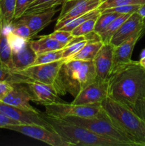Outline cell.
Here are the masks:
<instances>
[{
	"instance_id": "cell-1",
	"label": "cell",
	"mask_w": 145,
	"mask_h": 146,
	"mask_svg": "<svg viewBox=\"0 0 145 146\" xmlns=\"http://www.w3.org/2000/svg\"><path fill=\"white\" fill-rule=\"evenodd\" d=\"M108 96L132 109L145 98V68L132 61L119 67L108 78Z\"/></svg>"
},
{
	"instance_id": "cell-2",
	"label": "cell",
	"mask_w": 145,
	"mask_h": 146,
	"mask_svg": "<svg viewBox=\"0 0 145 146\" xmlns=\"http://www.w3.org/2000/svg\"><path fill=\"white\" fill-rule=\"evenodd\" d=\"M96 79L93 61L65 60L58 73L55 87L59 96L69 93L75 97Z\"/></svg>"
},
{
	"instance_id": "cell-3",
	"label": "cell",
	"mask_w": 145,
	"mask_h": 146,
	"mask_svg": "<svg viewBox=\"0 0 145 146\" xmlns=\"http://www.w3.org/2000/svg\"><path fill=\"white\" fill-rule=\"evenodd\" d=\"M44 117L51 128L56 131L72 145L125 146L119 141L98 135L85 127L65 119L53 118L45 113H44Z\"/></svg>"
},
{
	"instance_id": "cell-4",
	"label": "cell",
	"mask_w": 145,
	"mask_h": 146,
	"mask_svg": "<svg viewBox=\"0 0 145 146\" xmlns=\"http://www.w3.org/2000/svg\"><path fill=\"white\" fill-rule=\"evenodd\" d=\"M101 106L108 116L122 130L145 146V121L130 107L107 96Z\"/></svg>"
},
{
	"instance_id": "cell-5",
	"label": "cell",
	"mask_w": 145,
	"mask_h": 146,
	"mask_svg": "<svg viewBox=\"0 0 145 146\" xmlns=\"http://www.w3.org/2000/svg\"><path fill=\"white\" fill-rule=\"evenodd\" d=\"M62 119H65L69 122L85 127L90 131L105 138H109L119 141L124 145L141 146L139 143L134 138L125 132L120 127L118 126L108 116L104 110L102 111V113L97 117H92V118L68 117Z\"/></svg>"
},
{
	"instance_id": "cell-6",
	"label": "cell",
	"mask_w": 145,
	"mask_h": 146,
	"mask_svg": "<svg viewBox=\"0 0 145 146\" xmlns=\"http://www.w3.org/2000/svg\"><path fill=\"white\" fill-rule=\"evenodd\" d=\"M44 106L45 108V114L57 118H65L68 117L92 118L99 116L103 111L101 104L79 105L60 101Z\"/></svg>"
},
{
	"instance_id": "cell-7",
	"label": "cell",
	"mask_w": 145,
	"mask_h": 146,
	"mask_svg": "<svg viewBox=\"0 0 145 146\" xmlns=\"http://www.w3.org/2000/svg\"><path fill=\"white\" fill-rule=\"evenodd\" d=\"M65 61V59H61L52 63L31 66L24 69L12 71L19 76L22 84H25L27 81H33L55 86L61 66Z\"/></svg>"
},
{
	"instance_id": "cell-8",
	"label": "cell",
	"mask_w": 145,
	"mask_h": 146,
	"mask_svg": "<svg viewBox=\"0 0 145 146\" xmlns=\"http://www.w3.org/2000/svg\"><path fill=\"white\" fill-rule=\"evenodd\" d=\"M4 129L16 131L52 146H72L52 128L34 124H16L5 127Z\"/></svg>"
},
{
	"instance_id": "cell-9",
	"label": "cell",
	"mask_w": 145,
	"mask_h": 146,
	"mask_svg": "<svg viewBox=\"0 0 145 146\" xmlns=\"http://www.w3.org/2000/svg\"><path fill=\"white\" fill-rule=\"evenodd\" d=\"M109 94V81L97 78L74 97L72 104L79 105L100 104Z\"/></svg>"
},
{
	"instance_id": "cell-10",
	"label": "cell",
	"mask_w": 145,
	"mask_h": 146,
	"mask_svg": "<svg viewBox=\"0 0 145 146\" xmlns=\"http://www.w3.org/2000/svg\"><path fill=\"white\" fill-rule=\"evenodd\" d=\"M0 111L21 124H34L51 128L44 114L41 112L36 113L21 109L2 101H0Z\"/></svg>"
},
{
	"instance_id": "cell-11",
	"label": "cell",
	"mask_w": 145,
	"mask_h": 146,
	"mask_svg": "<svg viewBox=\"0 0 145 146\" xmlns=\"http://www.w3.org/2000/svg\"><path fill=\"white\" fill-rule=\"evenodd\" d=\"M102 0H68L62 4L57 21L71 19L98 9Z\"/></svg>"
},
{
	"instance_id": "cell-12",
	"label": "cell",
	"mask_w": 145,
	"mask_h": 146,
	"mask_svg": "<svg viewBox=\"0 0 145 146\" xmlns=\"http://www.w3.org/2000/svg\"><path fill=\"white\" fill-rule=\"evenodd\" d=\"M145 34V27L139 32L132 35L127 40L114 46L113 58H112V66L111 74L116 71L119 67L129 64L132 60V55L134 48L139 38ZM111 75V74H110Z\"/></svg>"
},
{
	"instance_id": "cell-13",
	"label": "cell",
	"mask_w": 145,
	"mask_h": 146,
	"mask_svg": "<svg viewBox=\"0 0 145 146\" xmlns=\"http://www.w3.org/2000/svg\"><path fill=\"white\" fill-rule=\"evenodd\" d=\"M24 84L31 93V101L36 104L46 106L62 101L54 85L33 81H27Z\"/></svg>"
},
{
	"instance_id": "cell-14",
	"label": "cell",
	"mask_w": 145,
	"mask_h": 146,
	"mask_svg": "<svg viewBox=\"0 0 145 146\" xmlns=\"http://www.w3.org/2000/svg\"><path fill=\"white\" fill-rule=\"evenodd\" d=\"M55 8L56 7L36 13L25 14L17 20L28 26L31 31V38H33L52 21L53 17L58 11Z\"/></svg>"
},
{
	"instance_id": "cell-15",
	"label": "cell",
	"mask_w": 145,
	"mask_h": 146,
	"mask_svg": "<svg viewBox=\"0 0 145 146\" xmlns=\"http://www.w3.org/2000/svg\"><path fill=\"white\" fill-rule=\"evenodd\" d=\"M143 17L137 11L131 14L127 19L120 26L110 40V44L114 46L122 44L132 35L139 32L144 29Z\"/></svg>"
},
{
	"instance_id": "cell-16",
	"label": "cell",
	"mask_w": 145,
	"mask_h": 146,
	"mask_svg": "<svg viewBox=\"0 0 145 146\" xmlns=\"http://www.w3.org/2000/svg\"><path fill=\"white\" fill-rule=\"evenodd\" d=\"M114 46L110 43L103 44L93 59L97 78L108 80L111 74Z\"/></svg>"
},
{
	"instance_id": "cell-17",
	"label": "cell",
	"mask_w": 145,
	"mask_h": 146,
	"mask_svg": "<svg viewBox=\"0 0 145 146\" xmlns=\"http://www.w3.org/2000/svg\"><path fill=\"white\" fill-rule=\"evenodd\" d=\"M31 101V95L27 85L25 86L22 83H14L13 84V89L4 98L2 102L21 109L39 113V111L30 104Z\"/></svg>"
},
{
	"instance_id": "cell-18",
	"label": "cell",
	"mask_w": 145,
	"mask_h": 146,
	"mask_svg": "<svg viewBox=\"0 0 145 146\" xmlns=\"http://www.w3.org/2000/svg\"><path fill=\"white\" fill-rule=\"evenodd\" d=\"M36 56L31 46V40H28L20 49L11 52L10 68L12 71H19L28 68L33 65Z\"/></svg>"
},
{
	"instance_id": "cell-19",
	"label": "cell",
	"mask_w": 145,
	"mask_h": 146,
	"mask_svg": "<svg viewBox=\"0 0 145 146\" xmlns=\"http://www.w3.org/2000/svg\"><path fill=\"white\" fill-rule=\"evenodd\" d=\"M31 44L37 55L48 51L61 49L65 47V46L50 37L48 35L41 36H39V38L36 40L31 39Z\"/></svg>"
},
{
	"instance_id": "cell-20",
	"label": "cell",
	"mask_w": 145,
	"mask_h": 146,
	"mask_svg": "<svg viewBox=\"0 0 145 146\" xmlns=\"http://www.w3.org/2000/svg\"><path fill=\"white\" fill-rule=\"evenodd\" d=\"M104 43L100 38L90 39L80 51L68 60H82V61H93L95 56L103 45Z\"/></svg>"
},
{
	"instance_id": "cell-21",
	"label": "cell",
	"mask_w": 145,
	"mask_h": 146,
	"mask_svg": "<svg viewBox=\"0 0 145 146\" xmlns=\"http://www.w3.org/2000/svg\"><path fill=\"white\" fill-rule=\"evenodd\" d=\"M132 14H121L119 17H117L115 19H114L109 25L105 27L103 30L98 33L97 35L99 37L100 40L104 43V44H107L110 42V40L114 34L116 33V31L119 29L120 26L127 19L128 17Z\"/></svg>"
},
{
	"instance_id": "cell-22",
	"label": "cell",
	"mask_w": 145,
	"mask_h": 146,
	"mask_svg": "<svg viewBox=\"0 0 145 146\" xmlns=\"http://www.w3.org/2000/svg\"><path fill=\"white\" fill-rule=\"evenodd\" d=\"M15 4L16 0H0V14L7 26L14 21Z\"/></svg>"
},
{
	"instance_id": "cell-23",
	"label": "cell",
	"mask_w": 145,
	"mask_h": 146,
	"mask_svg": "<svg viewBox=\"0 0 145 146\" xmlns=\"http://www.w3.org/2000/svg\"><path fill=\"white\" fill-rule=\"evenodd\" d=\"M63 48H61V49L54 50V51H48V52L38 54L32 66L48 64V63H52L54 61L63 59Z\"/></svg>"
},
{
	"instance_id": "cell-24",
	"label": "cell",
	"mask_w": 145,
	"mask_h": 146,
	"mask_svg": "<svg viewBox=\"0 0 145 146\" xmlns=\"http://www.w3.org/2000/svg\"><path fill=\"white\" fill-rule=\"evenodd\" d=\"M100 14L88 19L86 21L80 24L79 26H78L76 28H75L71 31L72 35L74 36H87L93 32L95 23H96L98 17H99Z\"/></svg>"
},
{
	"instance_id": "cell-25",
	"label": "cell",
	"mask_w": 145,
	"mask_h": 146,
	"mask_svg": "<svg viewBox=\"0 0 145 146\" xmlns=\"http://www.w3.org/2000/svg\"><path fill=\"white\" fill-rule=\"evenodd\" d=\"M119 15L121 14L116 12H101L95 23L93 32L98 34Z\"/></svg>"
},
{
	"instance_id": "cell-26",
	"label": "cell",
	"mask_w": 145,
	"mask_h": 146,
	"mask_svg": "<svg viewBox=\"0 0 145 146\" xmlns=\"http://www.w3.org/2000/svg\"><path fill=\"white\" fill-rule=\"evenodd\" d=\"M145 0H102L98 9L101 11L108 8L125 5H142Z\"/></svg>"
},
{
	"instance_id": "cell-27",
	"label": "cell",
	"mask_w": 145,
	"mask_h": 146,
	"mask_svg": "<svg viewBox=\"0 0 145 146\" xmlns=\"http://www.w3.org/2000/svg\"><path fill=\"white\" fill-rule=\"evenodd\" d=\"M10 30L16 35L24 38L25 40H31V34L30 29L24 23L15 20L13 21L10 27Z\"/></svg>"
},
{
	"instance_id": "cell-28",
	"label": "cell",
	"mask_w": 145,
	"mask_h": 146,
	"mask_svg": "<svg viewBox=\"0 0 145 146\" xmlns=\"http://www.w3.org/2000/svg\"><path fill=\"white\" fill-rule=\"evenodd\" d=\"M56 0H35L31 5L28 7L25 14L30 13H36L38 11H44L48 9L53 7V3Z\"/></svg>"
},
{
	"instance_id": "cell-29",
	"label": "cell",
	"mask_w": 145,
	"mask_h": 146,
	"mask_svg": "<svg viewBox=\"0 0 145 146\" xmlns=\"http://www.w3.org/2000/svg\"><path fill=\"white\" fill-rule=\"evenodd\" d=\"M0 81H8L14 84L21 83V78L19 76L14 74L9 67L0 62Z\"/></svg>"
},
{
	"instance_id": "cell-30",
	"label": "cell",
	"mask_w": 145,
	"mask_h": 146,
	"mask_svg": "<svg viewBox=\"0 0 145 146\" xmlns=\"http://www.w3.org/2000/svg\"><path fill=\"white\" fill-rule=\"evenodd\" d=\"M50 37L54 38L58 42L62 44L63 46H66L75 38L72 34L71 31H64V30L58 29V30H54V31L51 34H48Z\"/></svg>"
},
{
	"instance_id": "cell-31",
	"label": "cell",
	"mask_w": 145,
	"mask_h": 146,
	"mask_svg": "<svg viewBox=\"0 0 145 146\" xmlns=\"http://www.w3.org/2000/svg\"><path fill=\"white\" fill-rule=\"evenodd\" d=\"M7 41H8L10 48H11V52L20 49L26 44V42L28 41V40H25L24 38L14 34L10 29L7 32Z\"/></svg>"
},
{
	"instance_id": "cell-32",
	"label": "cell",
	"mask_w": 145,
	"mask_h": 146,
	"mask_svg": "<svg viewBox=\"0 0 145 146\" xmlns=\"http://www.w3.org/2000/svg\"><path fill=\"white\" fill-rule=\"evenodd\" d=\"M35 0H16L14 21L17 20L25 14L26 11Z\"/></svg>"
},
{
	"instance_id": "cell-33",
	"label": "cell",
	"mask_w": 145,
	"mask_h": 146,
	"mask_svg": "<svg viewBox=\"0 0 145 146\" xmlns=\"http://www.w3.org/2000/svg\"><path fill=\"white\" fill-rule=\"evenodd\" d=\"M141 5H125L108 8L102 10L101 12H116L119 14H133L138 11Z\"/></svg>"
},
{
	"instance_id": "cell-34",
	"label": "cell",
	"mask_w": 145,
	"mask_h": 146,
	"mask_svg": "<svg viewBox=\"0 0 145 146\" xmlns=\"http://www.w3.org/2000/svg\"><path fill=\"white\" fill-rule=\"evenodd\" d=\"M12 89V83L8 81H0V101H3Z\"/></svg>"
},
{
	"instance_id": "cell-35",
	"label": "cell",
	"mask_w": 145,
	"mask_h": 146,
	"mask_svg": "<svg viewBox=\"0 0 145 146\" xmlns=\"http://www.w3.org/2000/svg\"><path fill=\"white\" fill-rule=\"evenodd\" d=\"M16 124H21L18 121L9 118L6 115L0 111V128H5L6 126L10 125H16Z\"/></svg>"
},
{
	"instance_id": "cell-36",
	"label": "cell",
	"mask_w": 145,
	"mask_h": 146,
	"mask_svg": "<svg viewBox=\"0 0 145 146\" xmlns=\"http://www.w3.org/2000/svg\"><path fill=\"white\" fill-rule=\"evenodd\" d=\"M132 110L145 121V98L139 101Z\"/></svg>"
},
{
	"instance_id": "cell-37",
	"label": "cell",
	"mask_w": 145,
	"mask_h": 146,
	"mask_svg": "<svg viewBox=\"0 0 145 146\" xmlns=\"http://www.w3.org/2000/svg\"><path fill=\"white\" fill-rule=\"evenodd\" d=\"M137 12L138 14H139L141 17H143V18L145 17V3L140 6L139 9H138Z\"/></svg>"
},
{
	"instance_id": "cell-38",
	"label": "cell",
	"mask_w": 145,
	"mask_h": 146,
	"mask_svg": "<svg viewBox=\"0 0 145 146\" xmlns=\"http://www.w3.org/2000/svg\"><path fill=\"white\" fill-rule=\"evenodd\" d=\"M139 63H140L141 65H142L144 68H145V51H144L143 54H142V58H141V59L139 60Z\"/></svg>"
},
{
	"instance_id": "cell-39",
	"label": "cell",
	"mask_w": 145,
	"mask_h": 146,
	"mask_svg": "<svg viewBox=\"0 0 145 146\" xmlns=\"http://www.w3.org/2000/svg\"><path fill=\"white\" fill-rule=\"evenodd\" d=\"M65 1H68V0H56V1L53 3V7H57V6L60 5V4H62Z\"/></svg>"
},
{
	"instance_id": "cell-40",
	"label": "cell",
	"mask_w": 145,
	"mask_h": 146,
	"mask_svg": "<svg viewBox=\"0 0 145 146\" xmlns=\"http://www.w3.org/2000/svg\"><path fill=\"white\" fill-rule=\"evenodd\" d=\"M143 24H144V27H145V17L143 18Z\"/></svg>"
}]
</instances>
